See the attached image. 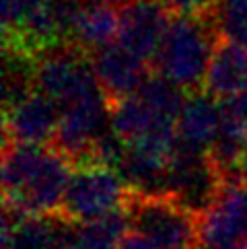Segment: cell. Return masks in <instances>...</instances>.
Masks as SVG:
<instances>
[{
  "mask_svg": "<svg viewBox=\"0 0 247 249\" xmlns=\"http://www.w3.org/2000/svg\"><path fill=\"white\" fill-rule=\"evenodd\" d=\"M91 62L109 105L136 93L151 76V64L120 41L93 52Z\"/></svg>",
  "mask_w": 247,
  "mask_h": 249,
  "instance_id": "cell-10",
  "label": "cell"
},
{
  "mask_svg": "<svg viewBox=\"0 0 247 249\" xmlns=\"http://www.w3.org/2000/svg\"><path fill=\"white\" fill-rule=\"evenodd\" d=\"M202 91L216 101L247 91V48L220 37L210 58Z\"/></svg>",
  "mask_w": 247,
  "mask_h": 249,
  "instance_id": "cell-14",
  "label": "cell"
},
{
  "mask_svg": "<svg viewBox=\"0 0 247 249\" xmlns=\"http://www.w3.org/2000/svg\"><path fill=\"white\" fill-rule=\"evenodd\" d=\"M169 19L163 0H126L120 6V43L155 66Z\"/></svg>",
  "mask_w": 247,
  "mask_h": 249,
  "instance_id": "cell-8",
  "label": "cell"
},
{
  "mask_svg": "<svg viewBox=\"0 0 247 249\" xmlns=\"http://www.w3.org/2000/svg\"><path fill=\"white\" fill-rule=\"evenodd\" d=\"M185 93L163 74H151L136 93L111 105V132L124 144L142 140L177 142L175 126Z\"/></svg>",
  "mask_w": 247,
  "mask_h": 249,
  "instance_id": "cell-2",
  "label": "cell"
},
{
  "mask_svg": "<svg viewBox=\"0 0 247 249\" xmlns=\"http://www.w3.org/2000/svg\"><path fill=\"white\" fill-rule=\"evenodd\" d=\"M196 249H247V175L227 177L200 212Z\"/></svg>",
  "mask_w": 247,
  "mask_h": 249,
  "instance_id": "cell-6",
  "label": "cell"
},
{
  "mask_svg": "<svg viewBox=\"0 0 247 249\" xmlns=\"http://www.w3.org/2000/svg\"><path fill=\"white\" fill-rule=\"evenodd\" d=\"M60 109L37 87L4 105V140L21 144H50L56 138Z\"/></svg>",
  "mask_w": 247,
  "mask_h": 249,
  "instance_id": "cell-9",
  "label": "cell"
},
{
  "mask_svg": "<svg viewBox=\"0 0 247 249\" xmlns=\"http://www.w3.org/2000/svg\"><path fill=\"white\" fill-rule=\"evenodd\" d=\"M54 220L60 249H116L130 227L124 208L87 222L70 220L62 214H54Z\"/></svg>",
  "mask_w": 247,
  "mask_h": 249,
  "instance_id": "cell-13",
  "label": "cell"
},
{
  "mask_svg": "<svg viewBox=\"0 0 247 249\" xmlns=\"http://www.w3.org/2000/svg\"><path fill=\"white\" fill-rule=\"evenodd\" d=\"M243 169H245V175H247V142H245V159H243Z\"/></svg>",
  "mask_w": 247,
  "mask_h": 249,
  "instance_id": "cell-20",
  "label": "cell"
},
{
  "mask_svg": "<svg viewBox=\"0 0 247 249\" xmlns=\"http://www.w3.org/2000/svg\"><path fill=\"white\" fill-rule=\"evenodd\" d=\"M132 188L122 173L109 165L74 167L58 214L76 222L97 220L122 210Z\"/></svg>",
  "mask_w": 247,
  "mask_h": 249,
  "instance_id": "cell-5",
  "label": "cell"
},
{
  "mask_svg": "<svg viewBox=\"0 0 247 249\" xmlns=\"http://www.w3.org/2000/svg\"><path fill=\"white\" fill-rule=\"evenodd\" d=\"M223 181V173L208 153H192L177 146L167 175V194L200 214L214 200Z\"/></svg>",
  "mask_w": 247,
  "mask_h": 249,
  "instance_id": "cell-7",
  "label": "cell"
},
{
  "mask_svg": "<svg viewBox=\"0 0 247 249\" xmlns=\"http://www.w3.org/2000/svg\"><path fill=\"white\" fill-rule=\"evenodd\" d=\"M220 39L212 15H173L159 48L155 66L183 91L204 85L208 64Z\"/></svg>",
  "mask_w": 247,
  "mask_h": 249,
  "instance_id": "cell-3",
  "label": "cell"
},
{
  "mask_svg": "<svg viewBox=\"0 0 247 249\" xmlns=\"http://www.w3.org/2000/svg\"><path fill=\"white\" fill-rule=\"evenodd\" d=\"M220 130V103L204 91L188 95L179 111L175 134L177 146L192 153H210Z\"/></svg>",
  "mask_w": 247,
  "mask_h": 249,
  "instance_id": "cell-12",
  "label": "cell"
},
{
  "mask_svg": "<svg viewBox=\"0 0 247 249\" xmlns=\"http://www.w3.org/2000/svg\"><path fill=\"white\" fill-rule=\"evenodd\" d=\"M72 171V163L54 146L4 140V206L33 216L58 214Z\"/></svg>",
  "mask_w": 247,
  "mask_h": 249,
  "instance_id": "cell-1",
  "label": "cell"
},
{
  "mask_svg": "<svg viewBox=\"0 0 247 249\" xmlns=\"http://www.w3.org/2000/svg\"><path fill=\"white\" fill-rule=\"evenodd\" d=\"M116 249H159V247H155L148 239H144L142 235L132 231V233H126L122 237V241L118 243Z\"/></svg>",
  "mask_w": 247,
  "mask_h": 249,
  "instance_id": "cell-19",
  "label": "cell"
},
{
  "mask_svg": "<svg viewBox=\"0 0 247 249\" xmlns=\"http://www.w3.org/2000/svg\"><path fill=\"white\" fill-rule=\"evenodd\" d=\"M120 33V6L109 0H76L68 29V43L93 54L113 43Z\"/></svg>",
  "mask_w": 247,
  "mask_h": 249,
  "instance_id": "cell-11",
  "label": "cell"
},
{
  "mask_svg": "<svg viewBox=\"0 0 247 249\" xmlns=\"http://www.w3.org/2000/svg\"><path fill=\"white\" fill-rule=\"evenodd\" d=\"M33 0H2V37H11L21 29Z\"/></svg>",
  "mask_w": 247,
  "mask_h": 249,
  "instance_id": "cell-17",
  "label": "cell"
},
{
  "mask_svg": "<svg viewBox=\"0 0 247 249\" xmlns=\"http://www.w3.org/2000/svg\"><path fill=\"white\" fill-rule=\"evenodd\" d=\"M173 15H210L214 0H163Z\"/></svg>",
  "mask_w": 247,
  "mask_h": 249,
  "instance_id": "cell-18",
  "label": "cell"
},
{
  "mask_svg": "<svg viewBox=\"0 0 247 249\" xmlns=\"http://www.w3.org/2000/svg\"><path fill=\"white\" fill-rule=\"evenodd\" d=\"M124 210L130 229L159 249H196L200 214L171 194L132 190Z\"/></svg>",
  "mask_w": 247,
  "mask_h": 249,
  "instance_id": "cell-4",
  "label": "cell"
},
{
  "mask_svg": "<svg viewBox=\"0 0 247 249\" xmlns=\"http://www.w3.org/2000/svg\"><path fill=\"white\" fill-rule=\"evenodd\" d=\"M210 15L220 37L247 48V0H214Z\"/></svg>",
  "mask_w": 247,
  "mask_h": 249,
  "instance_id": "cell-16",
  "label": "cell"
},
{
  "mask_svg": "<svg viewBox=\"0 0 247 249\" xmlns=\"http://www.w3.org/2000/svg\"><path fill=\"white\" fill-rule=\"evenodd\" d=\"M2 249H60L54 214H21L4 206Z\"/></svg>",
  "mask_w": 247,
  "mask_h": 249,
  "instance_id": "cell-15",
  "label": "cell"
}]
</instances>
